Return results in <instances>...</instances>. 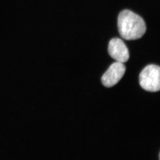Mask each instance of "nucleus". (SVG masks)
I'll list each match as a JSON object with an SVG mask.
<instances>
[{
	"label": "nucleus",
	"instance_id": "f257e3e1",
	"mask_svg": "<svg viewBox=\"0 0 160 160\" xmlns=\"http://www.w3.org/2000/svg\"><path fill=\"white\" fill-rule=\"evenodd\" d=\"M118 26L121 37L128 41L139 39L146 31L143 19L129 10H124L120 13Z\"/></svg>",
	"mask_w": 160,
	"mask_h": 160
},
{
	"label": "nucleus",
	"instance_id": "f03ea898",
	"mask_svg": "<svg viewBox=\"0 0 160 160\" xmlns=\"http://www.w3.org/2000/svg\"><path fill=\"white\" fill-rule=\"evenodd\" d=\"M141 87L149 92H158L160 89V68L151 64L143 68L139 75Z\"/></svg>",
	"mask_w": 160,
	"mask_h": 160
},
{
	"label": "nucleus",
	"instance_id": "7ed1b4c3",
	"mask_svg": "<svg viewBox=\"0 0 160 160\" xmlns=\"http://www.w3.org/2000/svg\"><path fill=\"white\" fill-rule=\"evenodd\" d=\"M125 66L123 63L116 62L110 65L102 77V82L105 87L110 88L119 82L125 72Z\"/></svg>",
	"mask_w": 160,
	"mask_h": 160
},
{
	"label": "nucleus",
	"instance_id": "20e7f679",
	"mask_svg": "<svg viewBox=\"0 0 160 160\" xmlns=\"http://www.w3.org/2000/svg\"><path fill=\"white\" fill-rule=\"evenodd\" d=\"M108 50L110 57L117 62L123 63L129 59L130 54L128 49L121 39L115 38L111 39L109 43Z\"/></svg>",
	"mask_w": 160,
	"mask_h": 160
}]
</instances>
